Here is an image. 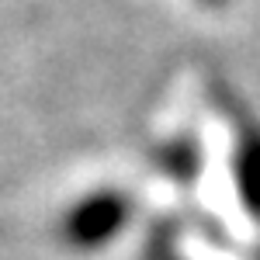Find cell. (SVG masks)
Masks as SVG:
<instances>
[{"label":"cell","mask_w":260,"mask_h":260,"mask_svg":"<svg viewBox=\"0 0 260 260\" xmlns=\"http://www.w3.org/2000/svg\"><path fill=\"white\" fill-rule=\"evenodd\" d=\"M128 219H132V201L121 191H94L62 215L59 233L70 250L87 253V250H101L111 240H118Z\"/></svg>","instance_id":"6da1fadb"},{"label":"cell","mask_w":260,"mask_h":260,"mask_svg":"<svg viewBox=\"0 0 260 260\" xmlns=\"http://www.w3.org/2000/svg\"><path fill=\"white\" fill-rule=\"evenodd\" d=\"M233 177H236L243 208L253 219H260V125L253 121L240 125V139L233 153Z\"/></svg>","instance_id":"7a4b0ae2"},{"label":"cell","mask_w":260,"mask_h":260,"mask_svg":"<svg viewBox=\"0 0 260 260\" xmlns=\"http://www.w3.org/2000/svg\"><path fill=\"white\" fill-rule=\"evenodd\" d=\"M146 260H180L174 250V229L170 225H156L153 236L146 243Z\"/></svg>","instance_id":"277c9868"},{"label":"cell","mask_w":260,"mask_h":260,"mask_svg":"<svg viewBox=\"0 0 260 260\" xmlns=\"http://www.w3.org/2000/svg\"><path fill=\"white\" fill-rule=\"evenodd\" d=\"M198 146L194 142H174V146H167L163 149V156H160V167L170 174V177H177V180H191L194 174H198Z\"/></svg>","instance_id":"3957f363"},{"label":"cell","mask_w":260,"mask_h":260,"mask_svg":"<svg viewBox=\"0 0 260 260\" xmlns=\"http://www.w3.org/2000/svg\"><path fill=\"white\" fill-rule=\"evenodd\" d=\"M208 4H222V0H208Z\"/></svg>","instance_id":"5b68a950"}]
</instances>
